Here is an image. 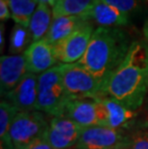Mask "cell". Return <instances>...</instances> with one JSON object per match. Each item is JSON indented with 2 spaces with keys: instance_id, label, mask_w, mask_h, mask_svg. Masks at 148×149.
Instances as JSON below:
<instances>
[{
  "instance_id": "obj_1",
  "label": "cell",
  "mask_w": 148,
  "mask_h": 149,
  "mask_svg": "<svg viewBox=\"0 0 148 149\" xmlns=\"http://www.w3.org/2000/svg\"><path fill=\"white\" fill-rule=\"evenodd\" d=\"M104 93L132 111L142 105L148 93V46L132 42L124 61L106 81Z\"/></svg>"
},
{
  "instance_id": "obj_2",
  "label": "cell",
  "mask_w": 148,
  "mask_h": 149,
  "mask_svg": "<svg viewBox=\"0 0 148 149\" xmlns=\"http://www.w3.org/2000/svg\"><path fill=\"white\" fill-rule=\"evenodd\" d=\"M131 44L124 31L98 27L94 30L84 56L77 63L90 71L104 88L110 75L124 61Z\"/></svg>"
},
{
  "instance_id": "obj_3",
  "label": "cell",
  "mask_w": 148,
  "mask_h": 149,
  "mask_svg": "<svg viewBox=\"0 0 148 149\" xmlns=\"http://www.w3.org/2000/svg\"><path fill=\"white\" fill-rule=\"evenodd\" d=\"M38 88L37 111H42L53 117L65 116L67 107L72 98L65 88L60 65L39 75Z\"/></svg>"
},
{
  "instance_id": "obj_4",
  "label": "cell",
  "mask_w": 148,
  "mask_h": 149,
  "mask_svg": "<svg viewBox=\"0 0 148 149\" xmlns=\"http://www.w3.org/2000/svg\"><path fill=\"white\" fill-rule=\"evenodd\" d=\"M65 88L72 99H96L106 96L103 86L79 63L60 65Z\"/></svg>"
},
{
  "instance_id": "obj_5",
  "label": "cell",
  "mask_w": 148,
  "mask_h": 149,
  "mask_svg": "<svg viewBox=\"0 0 148 149\" xmlns=\"http://www.w3.org/2000/svg\"><path fill=\"white\" fill-rule=\"evenodd\" d=\"M48 126L49 123L40 111L18 112L10 130L13 144L17 149L25 147L36 139L44 137Z\"/></svg>"
},
{
  "instance_id": "obj_6",
  "label": "cell",
  "mask_w": 148,
  "mask_h": 149,
  "mask_svg": "<svg viewBox=\"0 0 148 149\" xmlns=\"http://www.w3.org/2000/svg\"><path fill=\"white\" fill-rule=\"evenodd\" d=\"M130 142L117 129L106 126L82 127L81 134L75 149H112Z\"/></svg>"
},
{
  "instance_id": "obj_7",
  "label": "cell",
  "mask_w": 148,
  "mask_h": 149,
  "mask_svg": "<svg viewBox=\"0 0 148 149\" xmlns=\"http://www.w3.org/2000/svg\"><path fill=\"white\" fill-rule=\"evenodd\" d=\"M94 32L92 24L87 22L70 36L54 45L56 58L62 64L77 63L84 56Z\"/></svg>"
},
{
  "instance_id": "obj_8",
  "label": "cell",
  "mask_w": 148,
  "mask_h": 149,
  "mask_svg": "<svg viewBox=\"0 0 148 149\" xmlns=\"http://www.w3.org/2000/svg\"><path fill=\"white\" fill-rule=\"evenodd\" d=\"M82 127L68 117L54 116L50 120L44 138L56 149H73L77 144Z\"/></svg>"
},
{
  "instance_id": "obj_9",
  "label": "cell",
  "mask_w": 148,
  "mask_h": 149,
  "mask_svg": "<svg viewBox=\"0 0 148 149\" xmlns=\"http://www.w3.org/2000/svg\"><path fill=\"white\" fill-rule=\"evenodd\" d=\"M39 75L27 72L14 90L5 94L6 100L9 101L18 112L37 111Z\"/></svg>"
},
{
  "instance_id": "obj_10",
  "label": "cell",
  "mask_w": 148,
  "mask_h": 149,
  "mask_svg": "<svg viewBox=\"0 0 148 149\" xmlns=\"http://www.w3.org/2000/svg\"><path fill=\"white\" fill-rule=\"evenodd\" d=\"M97 103L100 126L113 129L124 127L136 116V113L121 105L109 96H102L94 99Z\"/></svg>"
},
{
  "instance_id": "obj_11",
  "label": "cell",
  "mask_w": 148,
  "mask_h": 149,
  "mask_svg": "<svg viewBox=\"0 0 148 149\" xmlns=\"http://www.w3.org/2000/svg\"><path fill=\"white\" fill-rule=\"evenodd\" d=\"M26 61L27 72L34 74H42L48 70L57 63L54 46L43 39L32 42L23 52Z\"/></svg>"
},
{
  "instance_id": "obj_12",
  "label": "cell",
  "mask_w": 148,
  "mask_h": 149,
  "mask_svg": "<svg viewBox=\"0 0 148 149\" xmlns=\"http://www.w3.org/2000/svg\"><path fill=\"white\" fill-rule=\"evenodd\" d=\"M27 73L24 55H5L0 58V91L1 95L10 93Z\"/></svg>"
},
{
  "instance_id": "obj_13",
  "label": "cell",
  "mask_w": 148,
  "mask_h": 149,
  "mask_svg": "<svg viewBox=\"0 0 148 149\" xmlns=\"http://www.w3.org/2000/svg\"><path fill=\"white\" fill-rule=\"evenodd\" d=\"M82 17L88 22L93 21L99 27L115 28L129 23V14L119 11L103 0H96L92 8Z\"/></svg>"
},
{
  "instance_id": "obj_14",
  "label": "cell",
  "mask_w": 148,
  "mask_h": 149,
  "mask_svg": "<svg viewBox=\"0 0 148 149\" xmlns=\"http://www.w3.org/2000/svg\"><path fill=\"white\" fill-rule=\"evenodd\" d=\"M65 116L81 127L100 126L98 108L94 99H72L67 107Z\"/></svg>"
},
{
  "instance_id": "obj_15",
  "label": "cell",
  "mask_w": 148,
  "mask_h": 149,
  "mask_svg": "<svg viewBox=\"0 0 148 149\" xmlns=\"http://www.w3.org/2000/svg\"><path fill=\"white\" fill-rule=\"evenodd\" d=\"M87 22L88 21L85 20L82 17H76V15L53 17L52 23L44 39L54 46L61 40L70 36Z\"/></svg>"
},
{
  "instance_id": "obj_16",
  "label": "cell",
  "mask_w": 148,
  "mask_h": 149,
  "mask_svg": "<svg viewBox=\"0 0 148 149\" xmlns=\"http://www.w3.org/2000/svg\"><path fill=\"white\" fill-rule=\"evenodd\" d=\"M53 13L46 4H39L31 18L29 30L33 42L43 39L48 32L53 20Z\"/></svg>"
},
{
  "instance_id": "obj_17",
  "label": "cell",
  "mask_w": 148,
  "mask_h": 149,
  "mask_svg": "<svg viewBox=\"0 0 148 149\" xmlns=\"http://www.w3.org/2000/svg\"><path fill=\"white\" fill-rule=\"evenodd\" d=\"M96 0H57L52 7L53 17H82L92 8Z\"/></svg>"
},
{
  "instance_id": "obj_18",
  "label": "cell",
  "mask_w": 148,
  "mask_h": 149,
  "mask_svg": "<svg viewBox=\"0 0 148 149\" xmlns=\"http://www.w3.org/2000/svg\"><path fill=\"white\" fill-rule=\"evenodd\" d=\"M38 5L35 0H10L11 15L15 24L29 28L31 18Z\"/></svg>"
},
{
  "instance_id": "obj_19",
  "label": "cell",
  "mask_w": 148,
  "mask_h": 149,
  "mask_svg": "<svg viewBox=\"0 0 148 149\" xmlns=\"http://www.w3.org/2000/svg\"><path fill=\"white\" fill-rule=\"evenodd\" d=\"M31 40H32V36L29 28L15 24L11 32L10 52L13 53V55H18L30 46L29 43Z\"/></svg>"
},
{
  "instance_id": "obj_20",
  "label": "cell",
  "mask_w": 148,
  "mask_h": 149,
  "mask_svg": "<svg viewBox=\"0 0 148 149\" xmlns=\"http://www.w3.org/2000/svg\"><path fill=\"white\" fill-rule=\"evenodd\" d=\"M103 1L126 14H129L135 10L138 4V0H103Z\"/></svg>"
},
{
  "instance_id": "obj_21",
  "label": "cell",
  "mask_w": 148,
  "mask_h": 149,
  "mask_svg": "<svg viewBox=\"0 0 148 149\" xmlns=\"http://www.w3.org/2000/svg\"><path fill=\"white\" fill-rule=\"evenodd\" d=\"M129 149H148L147 133H138L130 139Z\"/></svg>"
},
{
  "instance_id": "obj_22",
  "label": "cell",
  "mask_w": 148,
  "mask_h": 149,
  "mask_svg": "<svg viewBox=\"0 0 148 149\" xmlns=\"http://www.w3.org/2000/svg\"><path fill=\"white\" fill-rule=\"evenodd\" d=\"M21 149H56L46 141L44 137L40 138Z\"/></svg>"
},
{
  "instance_id": "obj_23",
  "label": "cell",
  "mask_w": 148,
  "mask_h": 149,
  "mask_svg": "<svg viewBox=\"0 0 148 149\" xmlns=\"http://www.w3.org/2000/svg\"><path fill=\"white\" fill-rule=\"evenodd\" d=\"M12 17L10 10V0H0V19L6 21Z\"/></svg>"
},
{
  "instance_id": "obj_24",
  "label": "cell",
  "mask_w": 148,
  "mask_h": 149,
  "mask_svg": "<svg viewBox=\"0 0 148 149\" xmlns=\"http://www.w3.org/2000/svg\"><path fill=\"white\" fill-rule=\"evenodd\" d=\"M4 24L1 23V26H0V50H3V47H4V42H5V40H4Z\"/></svg>"
},
{
  "instance_id": "obj_25",
  "label": "cell",
  "mask_w": 148,
  "mask_h": 149,
  "mask_svg": "<svg viewBox=\"0 0 148 149\" xmlns=\"http://www.w3.org/2000/svg\"><path fill=\"white\" fill-rule=\"evenodd\" d=\"M38 4H46L48 6H54L57 0H35Z\"/></svg>"
},
{
  "instance_id": "obj_26",
  "label": "cell",
  "mask_w": 148,
  "mask_h": 149,
  "mask_svg": "<svg viewBox=\"0 0 148 149\" xmlns=\"http://www.w3.org/2000/svg\"><path fill=\"white\" fill-rule=\"evenodd\" d=\"M143 35L144 37L146 38V40H148V19L147 21L144 23V26H143Z\"/></svg>"
},
{
  "instance_id": "obj_27",
  "label": "cell",
  "mask_w": 148,
  "mask_h": 149,
  "mask_svg": "<svg viewBox=\"0 0 148 149\" xmlns=\"http://www.w3.org/2000/svg\"><path fill=\"white\" fill-rule=\"evenodd\" d=\"M129 144H130V142L126 145H121V146H117V147H115L112 149H129Z\"/></svg>"
},
{
  "instance_id": "obj_28",
  "label": "cell",
  "mask_w": 148,
  "mask_h": 149,
  "mask_svg": "<svg viewBox=\"0 0 148 149\" xmlns=\"http://www.w3.org/2000/svg\"><path fill=\"white\" fill-rule=\"evenodd\" d=\"M73 149H75V148H73Z\"/></svg>"
}]
</instances>
